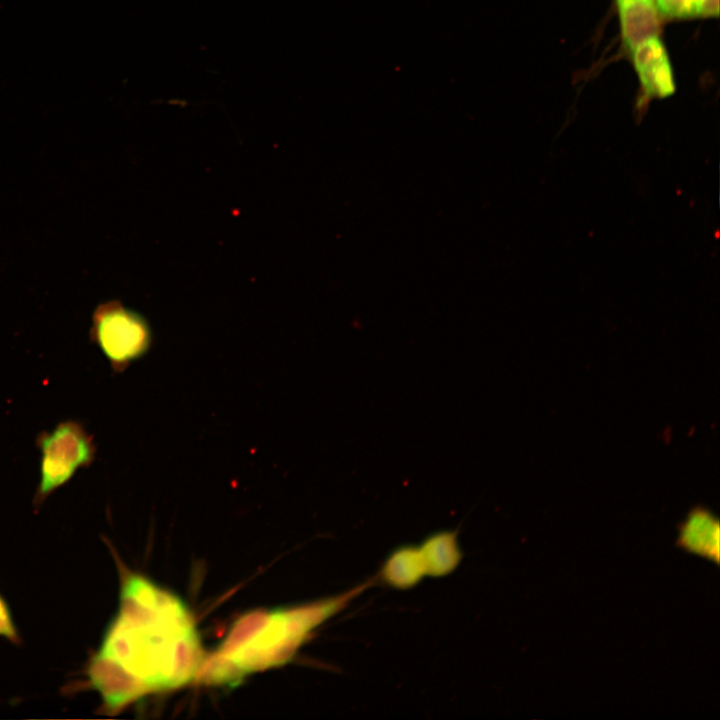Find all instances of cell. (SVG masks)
Instances as JSON below:
<instances>
[{"label":"cell","instance_id":"7a4b0ae2","mask_svg":"<svg viewBox=\"0 0 720 720\" xmlns=\"http://www.w3.org/2000/svg\"><path fill=\"white\" fill-rule=\"evenodd\" d=\"M370 584L367 581L332 598L309 605L278 608L246 617L220 649L214 681L232 682L245 675L286 663L308 635L343 609Z\"/></svg>","mask_w":720,"mask_h":720},{"label":"cell","instance_id":"8fae6325","mask_svg":"<svg viewBox=\"0 0 720 720\" xmlns=\"http://www.w3.org/2000/svg\"><path fill=\"white\" fill-rule=\"evenodd\" d=\"M719 0H685L681 16H718Z\"/></svg>","mask_w":720,"mask_h":720},{"label":"cell","instance_id":"9c48e42d","mask_svg":"<svg viewBox=\"0 0 720 720\" xmlns=\"http://www.w3.org/2000/svg\"><path fill=\"white\" fill-rule=\"evenodd\" d=\"M384 579L392 586L407 588L426 575L425 565L418 548L405 547L395 551L383 566Z\"/></svg>","mask_w":720,"mask_h":720},{"label":"cell","instance_id":"30bf717a","mask_svg":"<svg viewBox=\"0 0 720 720\" xmlns=\"http://www.w3.org/2000/svg\"><path fill=\"white\" fill-rule=\"evenodd\" d=\"M0 637H4L11 643L18 645L21 642L20 635L15 626L9 605L0 594Z\"/></svg>","mask_w":720,"mask_h":720},{"label":"cell","instance_id":"8992f818","mask_svg":"<svg viewBox=\"0 0 720 720\" xmlns=\"http://www.w3.org/2000/svg\"><path fill=\"white\" fill-rule=\"evenodd\" d=\"M676 546L719 564V521L709 510L697 507L678 527Z\"/></svg>","mask_w":720,"mask_h":720},{"label":"cell","instance_id":"277c9868","mask_svg":"<svg viewBox=\"0 0 720 720\" xmlns=\"http://www.w3.org/2000/svg\"><path fill=\"white\" fill-rule=\"evenodd\" d=\"M90 338L112 369L122 372L148 352L152 344V331L140 313L118 300H110L99 304L94 310Z\"/></svg>","mask_w":720,"mask_h":720},{"label":"cell","instance_id":"52a82bcc","mask_svg":"<svg viewBox=\"0 0 720 720\" xmlns=\"http://www.w3.org/2000/svg\"><path fill=\"white\" fill-rule=\"evenodd\" d=\"M617 5L623 39L631 50L657 36L660 21L654 0H617Z\"/></svg>","mask_w":720,"mask_h":720},{"label":"cell","instance_id":"ba28073f","mask_svg":"<svg viewBox=\"0 0 720 720\" xmlns=\"http://www.w3.org/2000/svg\"><path fill=\"white\" fill-rule=\"evenodd\" d=\"M427 575L443 576L459 563L461 554L455 533L443 532L428 538L419 548Z\"/></svg>","mask_w":720,"mask_h":720},{"label":"cell","instance_id":"6da1fadb","mask_svg":"<svg viewBox=\"0 0 720 720\" xmlns=\"http://www.w3.org/2000/svg\"><path fill=\"white\" fill-rule=\"evenodd\" d=\"M121 576L117 613L85 671L110 713L143 694L185 685L202 662L200 638L183 600L138 573Z\"/></svg>","mask_w":720,"mask_h":720},{"label":"cell","instance_id":"7c38bea8","mask_svg":"<svg viewBox=\"0 0 720 720\" xmlns=\"http://www.w3.org/2000/svg\"><path fill=\"white\" fill-rule=\"evenodd\" d=\"M685 0H656L659 10L668 16H681Z\"/></svg>","mask_w":720,"mask_h":720},{"label":"cell","instance_id":"5b68a950","mask_svg":"<svg viewBox=\"0 0 720 720\" xmlns=\"http://www.w3.org/2000/svg\"><path fill=\"white\" fill-rule=\"evenodd\" d=\"M632 51L634 66L646 93L657 97L671 95L675 89L672 69L658 37L646 39Z\"/></svg>","mask_w":720,"mask_h":720},{"label":"cell","instance_id":"3957f363","mask_svg":"<svg viewBox=\"0 0 720 720\" xmlns=\"http://www.w3.org/2000/svg\"><path fill=\"white\" fill-rule=\"evenodd\" d=\"M40 450V479L33 498L38 509L57 489L67 484L81 468L89 467L95 459L96 445L82 423L65 420L50 431H42L36 438Z\"/></svg>","mask_w":720,"mask_h":720}]
</instances>
